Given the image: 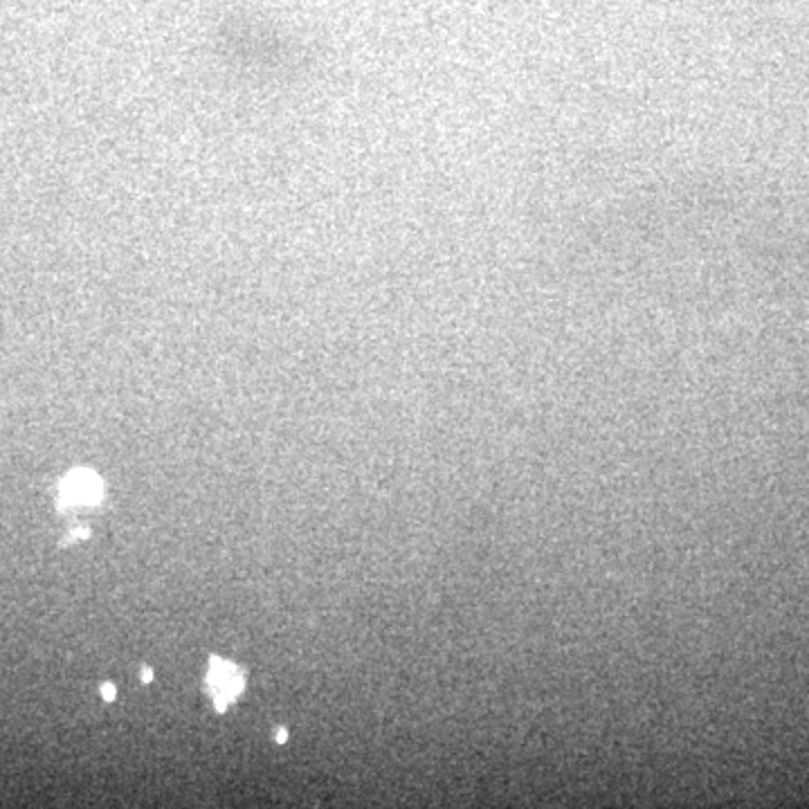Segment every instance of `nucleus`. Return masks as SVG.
<instances>
[{
  "instance_id": "f257e3e1",
  "label": "nucleus",
  "mask_w": 809,
  "mask_h": 809,
  "mask_svg": "<svg viewBox=\"0 0 809 809\" xmlns=\"http://www.w3.org/2000/svg\"><path fill=\"white\" fill-rule=\"evenodd\" d=\"M207 690L214 699L216 711L223 713L225 708L236 702V697L241 695L243 675L234 663L212 657L209 659V672H207Z\"/></svg>"
},
{
  "instance_id": "f03ea898",
  "label": "nucleus",
  "mask_w": 809,
  "mask_h": 809,
  "mask_svg": "<svg viewBox=\"0 0 809 809\" xmlns=\"http://www.w3.org/2000/svg\"><path fill=\"white\" fill-rule=\"evenodd\" d=\"M104 484L95 472L90 470H72L70 475L61 481V502L63 504H97L102 499Z\"/></svg>"
},
{
  "instance_id": "7ed1b4c3",
  "label": "nucleus",
  "mask_w": 809,
  "mask_h": 809,
  "mask_svg": "<svg viewBox=\"0 0 809 809\" xmlns=\"http://www.w3.org/2000/svg\"><path fill=\"white\" fill-rule=\"evenodd\" d=\"M102 697L106 699V702H113V699H115V686L113 684H104L102 686Z\"/></svg>"
},
{
  "instance_id": "20e7f679",
  "label": "nucleus",
  "mask_w": 809,
  "mask_h": 809,
  "mask_svg": "<svg viewBox=\"0 0 809 809\" xmlns=\"http://www.w3.org/2000/svg\"><path fill=\"white\" fill-rule=\"evenodd\" d=\"M275 740H277L279 744H284V742L288 740V731H286V729H279L277 735H275Z\"/></svg>"
},
{
  "instance_id": "39448f33",
  "label": "nucleus",
  "mask_w": 809,
  "mask_h": 809,
  "mask_svg": "<svg viewBox=\"0 0 809 809\" xmlns=\"http://www.w3.org/2000/svg\"><path fill=\"white\" fill-rule=\"evenodd\" d=\"M140 677H142V681H144V684H149V681L153 679V672H151V668H144V670H142V675H140Z\"/></svg>"
}]
</instances>
